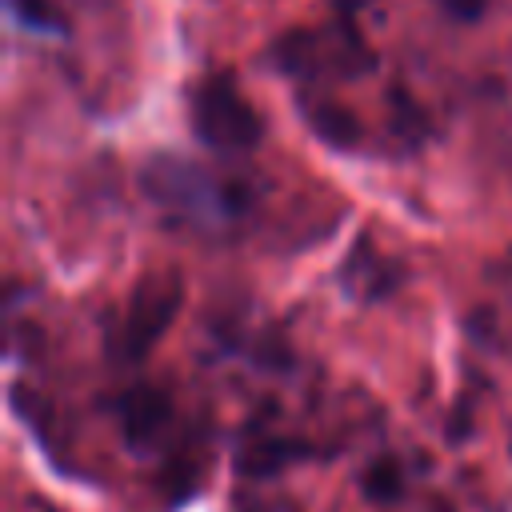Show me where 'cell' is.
<instances>
[{
  "label": "cell",
  "mask_w": 512,
  "mask_h": 512,
  "mask_svg": "<svg viewBox=\"0 0 512 512\" xmlns=\"http://www.w3.org/2000/svg\"><path fill=\"white\" fill-rule=\"evenodd\" d=\"M300 108H304V120L312 124V132L324 144H332V148H352L356 144V116L348 108H340L324 96H308V92L300 96Z\"/></svg>",
  "instance_id": "5b68a950"
},
{
  "label": "cell",
  "mask_w": 512,
  "mask_h": 512,
  "mask_svg": "<svg viewBox=\"0 0 512 512\" xmlns=\"http://www.w3.org/2000/svg\"><path fill=\"white\" fill-rule=\"evenodd\" d=\"M180 276L164 272V276H148L132 288L120 320L108 332V352L116 360H144L148 348L164 336V328L172 324L176 308H180Z\"/></svg>",
  "instance_id": "3957f363"
},
{
  "label": "cell",
  "mask_w": 512,
  "mask_h": 512,
  "mask_svg": "<svg viewBox=\"0 0 512 512\" xmlns=\"http://www.w3.org/2000/svg\"><path fill=\"white\" fill-rule=\"evenodd\" d=\"M452 20H460V24H472V20H480L484 12H488V4L492 0H436Z\"/></svg>",
  "instance_id": "52a82bcc"
},
{
  "label": "cell",
  "mask_w": 512,
  "mask_h": 512,
  "mask_svg": "<svg viewBox=\"0 0 512 512\" xmlns=\"http://www.w3.org/2000/svg\"><path fill=\"white\" fill-rule=\"evenodd\" d=\"M364 492L372 500H396L400 496V464L396 460H376L364 472Z\"/></svg>",
  "instance_id": "8992f818"
},
{
  "label": "cell",
  "mask_w": 512,
  "mask_h": 512,
  "mask_svg": "<svg viewBox=\"0 0 512 512\" xmlns=\"http://www.w3.org/2000/svg\"><path fill=\"white\" fill-rule=\"evenodd\" d=\"M144 188L160 208L192 220L196 228L228 224V220H236V212L244 204V196L236 188H228L216 172H208L192 160H180V156H152L144 168Z\"/></svg>",
  "instance_id": "7a4b0ae2"
},
{
  "label": "cell",
  "mask_w": 512,
  "mask_h": 512,
  "mask_svg": "<svg viewBox=\"0 0 512 512\" xmlns=\"http://www.w3.org/2000/svg\"><path fill=\"white\" fill-rule=\"evenodd\" d=\"M188 120L196 140L216 156H248L264 128L232 72H208L188 88Z\"/></svg>",
  "instance_id": "6da1fadb"
},
{
  "label": "cell",
  "mask_w": 512,
  "mask_h": 512,
  "mask_svg": "<svg viewBox=\"0 0 512 512\" xmlns=\"http://www.w3.org/2000/svg\"><path fill=\"white\" fill-rule=\"evenodd\" d=\"M112 412L120 420L124 440L136 452L160 448V440H164V432L172 424V400L160 388H152V384H132L128 392H120L116 404H112Z\"/></svg>",
  "instance_id": "277c9868"
}]
</instances>
